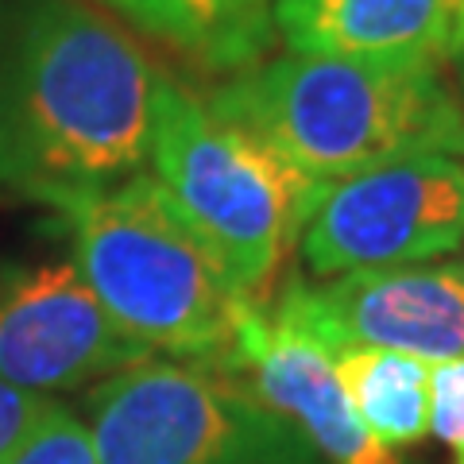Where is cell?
Returning <instances> with one entry per match:
<instances>
[{
	"mask_svg": "<svg viewBox=\"0 0 464 464\" xmlns=\"http://www.w3.org/2000/svg\"><path fill=\"white\" fill-rule=\"evenodd\" d=\"M167 85L82 0H0V201L70 217L143 174Z\"/></svg>",
	"mask_w": 464,
	"mask_h": 464,
	"instance_id": "1",
	"label": "cell"
},
{
	"mask_svg": "<svg viewBox=\"0 0 464 464\" xmlns=\"http://www.w3.org/2000/svg\"><path fill=\"white\" fill-rule=\"evenodd\" d=\"M206 105L267 140L314 182L414 155H464V105L438 58L286 54L240 70Z\"/></svg>",
	"mask_w": 464,
	"mask_h": 464,
	"instance_id": "2",
	"label": "cell"
},
{
	"mask_svg": "<svg viewBox=\"0 0 464 464\" xmlns=\"http://www.w3.org/2000/svg\"><path fill=\"white\" fill-rule=\"evenodd\" d=\"M74 267L148 353L225 364L248 298L174 213L155 174H136L70 213Z\"/></svg>",
	"mask_w": 464,
	"mask_h": 464,
	"instance_id": "3",
	"label": "cell"
},
{
	"mask_svg": "<svg viewBox=\"0 0 464 464\" xmlns=\"http://www.w3.org/2000/svg\"><path fill=\"white\" fill-rule=\"evenodd\" d=\"M151 163L174 213L217 259L225 279L259 306L290 244H298L322 182L306 179L267 140L217 116L174 82L159 109Z\"/></svg>",
	"mask_w": 464,
	"mask_h": 464,
	"instance_id": "4",
	"label": "cell"
},
{
	"mask_svg": "<svg viewBox=\"0 0 464 464\" xmlns=\"http://www.w3.org/2000/svg\"><path fill=\"white\" fill-rule=\"evenodd\" d=\"M97 464H325L221 364L143 360L90 395Z\"/></svg>",
	"mask_w": 464,
	"mask_h": 464,
	"instance_id": "5",
	"label": "cell"
},
{
	"mask_svg": "<svg viewBox=\"0 0 464 464\" xmlns=\"http://www.w3.org/2000/svg\"><path fill=\"white\" fill-rule=\"evenodd\" d=\"M464 244V163L414 155L322 182L298 232L314 275L391 271Z\"/></svg>",
	"mask_w": 464,
	"mask_h": 464,
	"instance_id": "6",
	"label": "cell"
},
{
	"mask_svg": "<svg viewBox=\"0 0 464 464\" xmlns=\"http://www.w3.org/2000/svg\"><path fill=\"white\" fill-rule=\"evenodd\" d=\"M151 356L109 317L74 259L0 275V383L27 395H58Z\"/></svg>",
	"mask_w": 464,
	"mask_h": 464,
	"instance_id": "7",
	"label": "cell"
},
{
	"mask_svg": "<svg viewBox=\"0 0 464 464\" xmlns=\"http://www.w3.org/2000/svg\"><path fill=\"white\" fill-rule=\"evenodd\" d=\"M271 317L337 348H395L430 360H464V283L457 267L356 271L329 283H286Z\"/></svg>",
	"mask_w": 464,
	"mask_h": 464,
	"instance_id": "8",
	"label": "cell"
},
{
	"mask_svg": "<svg viewBox=\"0 0 464 464\" xmlns=\"http://www.w3.org/2000/svg\"><path fill=\"white\" fill-rule=\"evenodd\" d=\"M221 368L240 375L275 414H283L325 464H402L395 449L375 441L356 418L333 356L302 329L271 317V310L252 302L244 306Z\"/></svg>",
	"mask_w": 464,
	"mask_h": 464,
	"instance_id": "9",
	"label": "cell"
},
{
	"mask_svg": "<svg viewBox=\"0 0 464 464\" xmlns=\"http://www.w3.org/2000/svg\"><path fill=\"white\" fill-rule=\"evenodd\" d=\"M460 0H275L290 54L438 58L453 47Z\"/></svg>",
	"mask_w": 464,
	"mask_h": 464,
	"instance_id": "10",
	"label": "cell"
},
{
	"mask_svg": "<svg viewBox=\"0 0 464 464\" xmlns=\"http://www.w3.org/2000/svg\"><path fill=\"white\" fill-rule=\"evenodd\" d=\"M206 70H248L275 39V0H101Z\"/></svg>",
	"mask_w": 464,
	"mask_h": 464,
	"instance_id": "11",
	"label": "cell"
},
{
	"mask_svg": "<svg viewBox=\"0 0 464 464\" xmlns=\"http://www.w3.org/2000/svg\"><path fill=\"white\" fill-rule=\"evenodd\" d=\"M333 368L356 418L387 449L414 445L430 433V360L395 348H337Z\"/></svg>",
	"mask_w": 464,
	"mask_h": 464,
	"instance_id": "12",
	"label": "cell"
},
{
	"mask_svg": "<svg viewBox=\"0 0 464 464\" xmlns=\"http://www.w3.org/2000/svg\"><path fill=\"white\" fill-rule=\"evenodd\" d=\"M0 464H97V449L90 426L74 411L47 399L32 430L12 445V453Z\"/></svg>",
	"mask_w": 464,
	"mask_h": 464,
	"instance_id": "13",
	"label": "cell"
},
{
	"mask_svg": "<svg viewBox=\"0 0 464 464\" xmlns=\"http://www.w3.org/2000/svg\"><path fill=\"white\" fill-rule=\"evenodd\" d=\"M430 433L453 453H464V360L430 368Z\"/></svg>",
	"mask_w": 464,
	"mask_h": 464,
	"instance_id": "14",
	"label": "cell"
},
{
	"mask_svg": "<svg viewBox=\"0 0 464 464\" xmlns=\"http://www.w3.org/2000/svg\"><path fill=\"white\" fill-rule=\"evenodd\" d=\"M43 406H47L43 395H27V391L0 383V460L12 453V445H16L27 430H32Z\"/></svg>",
	"mask_w": 464,
	"mask_h": 464,
	"instance_id": "15",
	"label": "cell"
},
{
	"mask_svg": "<svg viewBox=\"0 0 464 464\" xmlns=\"http://www.w3.org/2000/svg\"><path fill=\"white\" fill-rule=\"evenodd\" d=\"M453 47L464 51V0L457 5V27H453Z\"/></svg>",
	"mask_w": 464,
	"mask_h": 464,
	"instance_id": "16",
	"label": "cell"
},
{
	"mask_svg": "<svg viewBox=\"0 0 464 464\" xmlns=\"http://www.w3.org/2000/svg\"><path fill=\"white\" fill-rule=\"evenodd\" d=\"M457 275H460V283H464V259H460V264H457Z\"/></svg>",
	"mask_w": 464,
	"mask_h": 464,
	"instance_id": "17",
	"label": "cell"
},
{
	"mask_svg": "<svg viewBox=\"0 0 464 464\" xmlns=\"http://www.w3.org/2000/svg\"><path fill=\"white\" fill-rule=\"evenodd\" d=\"M457 464H464V453H457Z\"/></svg>",
	"mask_w": 464,
	"mask_h": 464,
	"instance_id": "18",
	"label": "cell"
},
{
	"mask_svg": "<svg viewBox=\"0 0 464 464\" xmlns=\"http://www.w3.org/2000/svg\"><path fill=\"white\" fill-rule=\"evenodd\" d=\"M460 70H464V63H460Z\"/></svg>",
	"mask_w": 464,
	"mask_h": 464,
	"instance_id": "19",
	"label": "cell"
}]
</instances>
